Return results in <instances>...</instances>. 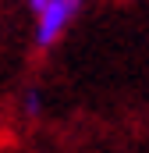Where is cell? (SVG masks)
Segmentation results:
<instances>
[{"mask_svg":"<svg viewBox=\"0 0 149 153\" xmlns=\"http://www.w3.org/2000/svg\"><path fill=\"white\" fill-rule=\"evenodd\" d=\"M82 11V0H50L36 14V46L46 50L68 32V25L74 22V14Z\"/></svg>","mask_w":149,"mask_h":153,"instance_id":"6da1fadb","label":"cell"},{"mask_svg":"<svg viewBox=\"0 0 149 153\" xmlns=\"http://www.w3.org/2000/svg\"><path fill=\"white\" fill-rule=\"evenodd\" d=\"M21 103H25V107H21V111H25V114H29V117H36L39 111H43V93H39V89H29V93H25V100H21Z\"/></svg>","mask_w":149,"mask_h":153,"instance_id":"7a4b0ae2","label":"cell"},{"mask_svg":"<svg viewBox=\"0 0 149 153\" xmlns=\"http://www.w3.org/2000/svg\"><path fill=\"white\" fill-rule=\"evenodd\" d=\"M46 4H50V0H29V11H32V14H39Z\"/></svg>","mask_w":149,"mask_h":153,"instance_id":"3957f363","label":"cell"}]
</instances>
